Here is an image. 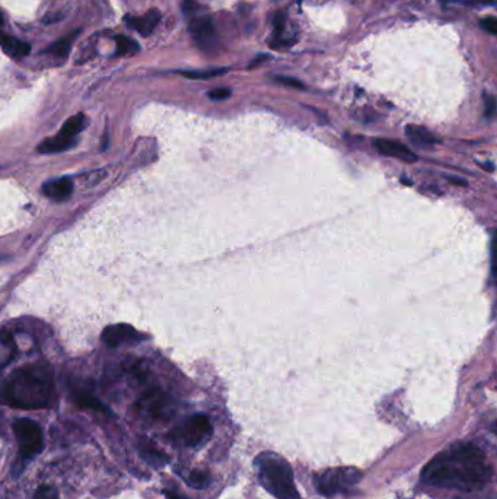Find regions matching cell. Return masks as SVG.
Here are the masks:
<instances>
[{"label": "cell", "mask_w": 497, "mask_h": 499, "mask_svg": "<svg viewBox=\"0 0 497 499\" xmlns=\"http://www.w3.org/2000/svg\"><path fill=\"white\" fill-rule=\"evenodd\" d=\"M491 477L493 469L484 452L471 444L457 445L438 454L422 473L423 482L429 485L465 492L486 488Z\"/></svg>", "instance_id": "6da1fadb"}, {"label": "cell", "mask_w": 497, "mask_h": 499, "mask_svg": "<svg viewBox=\"0 0 497 499\" xmlns=\"http://www.w3.org/2000/svg\"><path fill=\"white\" fill-rule=\"evenodd\" d=\"M54 397V381L47 363H34L16 370L0 388V403L24 410L44 409Z\"/></svg>", "instance_id": "7a4b0ae2"}, {"label": "cell", "mask_w": 497, "mask_h": 499, "mask_svg": "<svg viewBox=\"0 0 497 499\" xmlns=\"http://www.w3.org/2000/svg\"><path fill=\"white\" fill-rule=\"evenodd\" d=\"M258 479L263 488L277 499H302L289 463L273 452H263L255 460Z\"/></svg>", "instance_id": "3957f363"}, {"label": "cell", "mask_w": 497, "mask_h": 499, "mask_svg": "<svg viewBox=\"0 0 497 499\" xmlns=\"http://www.w3.org/2000/svg\"><path fill=\"white\" fill-rule=\"evenodd\" d=\"M13 432L19 445V462L16 467L23 470L24 466L35 459L44 448V433L35 421L25 418L15 421Z\"/></svg>", "instance_id": "277c9868"}, {"label": "cell", "mask_w": 497, "mask_h": 499, "mask_svg": "<svg viewBox=\"0 0 497 499\" xmlns=\"http://www.w3.org/2000/svg\"><path fill=\"white\" fill-rule=\"evenodd\" d=\"M360 479V470L355 467H337L319 474L315 479V488L319 495L333 496L355 486Z\"/></svg>", "instance_id": "5b68a950"}, {"label": "cell", "mask_w": 497, "mask_h": 499, "mask_svg": "<svg viewBox=\"0 0 497 499\" xmlns=\"http://www.w3.org/2000/svg\"><path fill=\"white\" fill-rule=\"evenodd\" d=\"M177 438L187 447L199 448L204 445L213 433L211 423L206 415H194L188 418L178 429Z\"/></svg>", "instance_id": "8992f818"}, {"label": "cell", "mask_w": 497, "mask_h": 499, "mask_svg": "<svg viewBox=\"0 0 497 499\" xmlns=\"http://www.w3.org/2000/svg\"><path fill=\"white\" fill-rule=\"evenodd\" d=\"M143 339V336L133 327L130 324H113L108 325V327L104 329L102 335H101V340L110 346V348H117V346L121 344H135L137 342H140Z\"/></svg>", "instance_id": "52a82bcc"}, {"label": "cell", "mask_w": 497, "mask_h": 499, "mask_svg": "<svg viewBox=\"0 0 497 499\" xmlns=\"http://www.w3.org/2000/svg\"><path fill=\"white\" fill-rule=\"evenodd\" d=\"M192 40L197 42V46L209 52L216 42V32L211 19L209 16H196L191 19L188 27Z\"/></svg>", "instance_id": "ba28073f"}, {"label": "cell", "mask_w": 497, "mask_h": 499, "mask_svg": "<svg viewBox=\"0 0 497 499\" xmlns=\"http://www.w3.org/2000/svg\"><path fill=\"white\" fill-rule=\"evenodd\" d=\"M375 148L378 149L379 154L385 155V157H391V158H397L403 162H408L413 164L416 162L419 158L415 154L412 149H408L407 146H404L400 142L395 140H388V139H378L375 140Z\"/></svg>", "instance_id": "9c48e42d"}, {"label": "cell", "mask_w": 497, "mask_h": 499, "mask_svg": "<svg viewBox=\"0 0 497 499\" xmlns=\"http://www.w3.org/2000/svg\"><path fill=\"white\" fill-rule=\"evenodd\" d=\"M125 25L128 28H132L133 31L139 32L140 35H150L154 32V30L158 27L161 20V12L158 9L149 11L143 16H125Z\"/></svg>", "instance_id": "30bf717a"}, {"label": "cell", "mask_w": 497, "mask_h": 499, "mask_svg": "<svg viewBox=\"0 0 497 499\" xmlns=\"http://www.w3.org/2000/svg\"><path fill=\"white\" fill-rule=\"evenodd\" d=\"M72 191H73V181L69 177L56 179L47 181L44 186H42V193H44V196H47L54 202H63L69 199L72 196Z\"/></svg>", "instance_id": "8fae6325"}, {"label": "cell", "mask_w": 497, "mask_h": 499, "mask_svg": "<svg viewBox=\"0 0 497 499\" xmlns=\"http://www.w3.org/2000/svg\"><path fill=\"white\" fill-rule=\"evenodd\" d=\"M0 47H2L4 52L8 56H11L12 59L25 57L31 53V46L28 44V42L9 37L2 31H0Z\"/></svg>", "instance_id": "7c38bea8"}, {"label": "cell", "mask_w": 497, "mask_h": 499, "mask_svg": "<svg viewBox=\"0 0 497 499\" xmlns=\"http://www.w3.org/2000/svg\"><path fill=\"white\" fill-rule=\"evenodd\" d=\"M76 143L75 139L64 138L60 133L54 138L42 140L38 146L39 154H57V152H64L70 148H73Z\"/></svg>", "instance_id": "4fadbf2b"}, {"label": "cell", "mask_w": 497, "mask_h": 499, "mask_svg": "<svg viewBox=\"0 0 497 499\" xmlns=\"http://www.w3.org/2000/svg\"><path fill=\"white\" fill-rule=\"evenodd\" d=\"M139 452L149 464H152L155 467H164L169 463L168 455H165L162 451H159L158 448L149 445L146 443H142L139 445Z\"/></svg>", "instance_id": "5bb4252c"}, {"label": "cell", "mask_w": 497, "mask_h": 499, "mask_svg": "<svg viewBox=\"0 0 497 499\" xmlns=\"http://www.w3.org/2000/svg\"><path fill=\"white\" fill-rule=\"evenodd\" d=\"M85 126H86V117L83 114H76L63 124V127L60 130V135L64 138L75 139L85 128Z\"/></svg>", "instance_id": "9a60e30c"}, {"label": "cell", "mask_w": 497, "mask_h": 499, "mask_svg": "<svg viewBox=\"0 0 497 499\" xmlns=\"http://www.w3.org/2000/svg\"><path fill=\"white\" fill-rule=\"evenodd\" d=\"M405 133L415 143H420V145L438 143V139L431 135L427 128L420 126H407Z\"/></svg>", "instance_id": "2e32d148"}, {"label": "cell", "mask_w": 497, "mask_h": 499, "mask_svg": "<svg viewBox=\"0 0 497 499\" xmlns=\"http://www.w3.org/2000/svg\"><path fill=\"white\" fill-rule=\"evenodd\" d=\"M78 34H79V31L72 32L70 35H68V37H64V38H61V40L53 42V44H51L49 49H46L44 53H49V54H53V56H57V57L68 56L69 52H70V49H72L73 41H75L76 37H78Z\"/></svg>", "instance_id": "e0dca14e"}, {"label": "cell", "mask_w": 497, "mask_h": 499, "mask_svg": "<svg viewBox=\"0 0 497 499\" xmlns=\"http://www.w3.org/2000/svg\"><path fill=\"white\" fill-rule=\"evenodd\" d=\"M116 42H117V52H116L117 56H128V54L133 56L140 50L137 42L125 35L116 37Z\"/></svg>", "instance_id": "ac0fdd59"}, {"label": "cell", "mask_w": 497, "mask_h": 499, "mask_svg": "<svg viewBox=\"0 0 497 499\" xmlns=\"http://www.w3.org/2000/svg\"><path fill=\"white\" fill-rule=\"evenodd\" d=\"M75 403L82 409H91L95 411H101V414H108V407L104 406L98 399H95L91 395H85V393L78 395Z\"/></svg>", "instance_id": "d6986e66"}, {"label": "cell", "mask_w": 497, "mask_h": 499, "mask_svg": "<svg viewBox=\"0 0 497 499\" xmlns=\"http://www.w3.org/2000/svg\"><path fill=\"white\" fill-rule=\"evenodd\" d=\"M187 485L194 488V489H206L210 485V477L207 473L202 471V470H192L187 477Z\"/></svg>", "instance_id": "ffe728a7"}, {"label": "cell", "mask_w": 497, "mask_h": 499, "mask_svg": "<svg viewBox=\"0 0 497 499\" xmlns=\"http://www.w3.org/2000/svg\"><path fill=\"white\" fill-rule=\"evenodd\" d=\"M32 499H60V498H59V492L56 488H53L50 485H41L35 491Z\"/></svg>", "instance_id": "44dd1931"}, {"label": "cell", "mask_w": 497, "mask_h": 499, "mask_svg": "<svg viewBox=\"0 0 497 499\" xmlns=\"http://www.w3.org/2000/svg\"><path fill=\"white\" fill-rule=\"evenodd\" d=\"M228 72V69H218V71H210V72H181L183 76L188 79H209L213 76H219Z\"/></svg>", "instance_id": "7402d4cb"}, {"label": "cell", "mask_w": 497, "mask_h": 499, "mask_svg": "<svg viewBox=\"0 0 497 499\" xmlns=\"http://www.w3.org/2000/svg\"><path fill=\"white\" fill-rule=\"evenodd\" d=\"M443 2H452V4L457 2L468 8H487V6H493L496 4V0H443Z\"/></svg>", "instance_id": "603a6c76"}, {"label": "cell", "mask_w": 497, "mask_h": 499, "mask_svg": "<svg viewBox=\"0 0 497 499\" xmlns=\"http://www.w3.org/2000/svg\"><path fill=\"white\" fill-rule=\"evenodd\" d=\"M483 100H484V117L487 120H491L496 113V98L490 94H484Z\"/></svg>", "instance_id": "cb8c5ba5"}, {"label": "cell", "mask_w": 497, "mask_h": 499, "mask_svg": "<svg viewBox=\"0 0 497 499\" xmlns=\"http://www.w3.org/2000/svg\"><path fill=\"white\" fill-rule=\"evenodd\" d=\"M480 27H481L486 32H489V34H491V35H496V34H497V20H496L494 16H489V18L481 19V20H480Z\"/></svg>", "instance_id": "d4e9b609"}, {"label": "cell", "mask_w": 497, "mask_h": 499, "mask_svg": "<svg viewBox=\"0 0 497 499\" xmlns=\"http://www.w3.org/2000/svg\"><path fill=\"white\" fill-rule=\"evenodd\" d=\"M274 80L278 82V83H282V85L290 86V88H296V90H304V88H305L304 83H302V82L297 80V79H293V78H288V76H274Z\"/></svg>", "instance_id": "484cf974"}, {"label": "cell", "mask_w": 497, "mask_h": 499, "mask_svg": "<svg viewBox=\"0 0 497 499\" xmlns=\"http://www.w3.org/2000/svg\"><path fill=\"white\" fill-rule=\"evenodd\" d=\"M231 95H232V92L228 88H219V90H213L209 92V98L213 101H222V100L229 98Z\"/></svg>", "instance_id": "4316f807"}, {"label": "cell", "mask_w": 497, "mask_h": 499, "mask_svg": "<svg viewBox=\"0 0 497 499\" xmlns=\"http://www.w3.org/2000/svg\"><path fill=\"white\" fill-rule=\"evenodd\" d=\"M285 23H286V19H285V15L283 13H278L276 15L274 18V35H280L285 30Z\"/></svg>", "instance_id": "83f0119b"}, {"label": "cell", "mask_w": 497, "mask_h": 499, "mask_svg": "<svg viewBox=\"0 0 497 499\" xmlns=\"http://www.w3.org/2000/svg\"><path fill=\"white\" fill-rule=\"evenodd\" d=\"M199 4L196 2V0H184L183 2V11L185 13H194L196 12V9H199Z\"/></svg>", "instance_id": "f1b7e54d"}, {"label": "cell", "mask_w": 497, "mask_h": 499, "mask_svg": "<svg viewBox=\"0 0 497 499\" xmlns=\"http://www.w3.org/2000/svg\"><path fill=\"white\" fill-rule=\"evenodd\" d=\"M446 180L450 183V184H455V186H461V187H467V181L464 179H460V177H453V176H446Z\"/></svg>", "instance_id": "f546056e"}, {"label": "cell", "mask_w": 497, "mask_h": 499, "mask_svg": "<svg viewBox=\"0 0 497 499\" xmlns=\"http://www.w3.org/2000/svg\"><path fill=\"white\" fill-rule=\"evenodd\" d=\"M164 493H165L166 499H188V498H185V496L177 493V492H172V491H165Z\"/></svg>", "instance_id": "4dcf8cb0"}, {"label": "cell", "mask_w": 497, "mask_h": 499, "mask_svg": "<svg viewBox=\"0 0 497 499\" xmlns=\"http://www.w3.org/2000/svg\"><path fill=\"white\" fill-rule=\"evenodd\" d=\"M63 16L61 15H50L47 18H44V24H54V23H59V20L61 19Z\"/></svg>", "instance_id": "1f68e13d"}, {"label": "cell", "mask_w": 497, "mask_h": 499, "mask_svg": "<svg viewBox=\"0 0 497 499\" xmlns=\"http://www.w3.org/2000/svg\"><path fill=\"white\" fill-rule=\"evenodd\" d=\"M481 167H484V169L487 171H494V164H480Z\"/></svg>", "instance_id": "d6a6232c"}, {"label": "cell", "mask_w": 497, "mask_h": 499, "mask_svg": "<svg viewBox=\"0 0 497 499\" xmlns=\"http://www.w3.org/2000/svg\"><path fill=\"white\" fill-rule=\"evenodd\" d=\"M5 23V18H4V15L2 13H0V25H2Z\"/></svg>", "instance_id": "836d02e7"}, {"label": "cell", "mask_w": 497, "mask_h": 499, "mask_svg": "<svg viewBox=\"0 0 497 499\" xmlns=\"http://www.w3.org/2000/svg\"><path fill=\"white\" fill-rule=\"evenodd\" d=\"M0 365H2V363H0Z\"/></svg>", "instance_id": "e575fe53"}]
</instances>
